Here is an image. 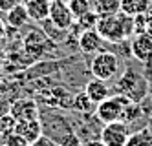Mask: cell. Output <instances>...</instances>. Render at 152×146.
I'll return each instance as SVG.
<instances>
[{
  "instance_id": "1",
  "label": "cell",
  "mask_w": 152,
  "mask_h": 146,
  "mask_svg": "<svg viewBox=\"0 0 152 146\" xmlns=\"http://www.w3.org/2000/svg\"><path fill=\"white\" fill-rule=\"evenodd\" d=\"M95 29L103 37V40L123 42L134 29V17H128L121 11L115 15H104V17H99Z\"/></svg>"
},
{
  "instance_id": "2",
  "label": "cell",
  "mask_w": 152,
  "mask_h": 146,
  "mask_svg": "<svg viewBox=\"0 0 152 146\" xmlns=\"http://www.w3.org/2000/svg\"><path fill=\"white\" fill-rule=\"evenodd\" d=\"M130 102H134V100H130L126 95H121V93L110 95L108 99H104L103 102H99L95 106V117L99 119L103 124L121 121L125 110H126V106Z\"/></svg>"
},
{
  "instance_id": "3",
  "label": "cell",
  "mask_w": 152,
  "mask_h": 146,
  "mask_svg": "<svg viewBox=\"0 0 152 146\" xmlns=\"http://www.w3.org/2000/svg\"><path fill=\"white\" fill-rule=\"evenodd\" d=\"M90 71L95 78H101V81H110L114 78L119 71V59L110 51H99L92 59L90 64Z\"/></svg>"
},
{
  "instance_id": "4",
  "label": "cell",
  "mask_w": 152,
  "mask_h": 146,
  "mask_svg": "<svg viewBox=\"0 0 152 146\" xmlns=\"http://www.w3.org/2000/svg\"><path fill=\"white\" fill-rule=\"evenodd\" d=\"M117 93L121 95H126L130 100H134V102H139L141 99L147 95V82L145 78H141L136 71H126L121 78H119L117 82Z\"/></svg>"
},
{
  "instance_id": "5",
  "label": "cell",
  "mask_w": 152,
  "mask_h": 146,
  "mask_svg": "<svg viewBox=\"0 0 152 146\" xmlns=\"http://www.w3.org/2000/svg\"><path fill=\"white\" fill-rule=\"evenodd\" d=\"M48 18L51 20V24H55L62 31H68L73 26V20H75L68 2H64V0H51L50 2V17Z\"/></svg>"
},
{
  "instance_id": "6",
  "label": "cell",
  "mask_w": 152,
  "mask_h": 146,
  "mask_svg": "<svg viewBox=\"0 0 152 146\" xmlns=\"http://www.w3.org/2000/svg\"><path fill=\"white\" fill-rule=\"evenodd\" d=\"M130 135L126 122L123 121H115V122H108L101 130V141L106 146H125L126 139Z\"/></svg>"
},
{
  "instance_id": "7",
  "label": "cell",
  "mask_w": 152,
  "mask_h": 146,
  "mask_svg": "<svg viewBox=\"0 0 152 146\" xmlns=\"http://www.w3.org/2000/svg\"><path fill=\"white\" fill-rule=\"evenodd\" d=\"M130 53L139 62H150L152 60V31L136 33L132 44H130Z\"/></svg>"
},
{
  "instance_id": "8",
  "label": "cell",
  "mask_w": 152,
  "mask_h": 146,
  "mask_svg": "<svg viewBox=\"0 0 152 146\" xmlns=\"http://www.w3.org/2000/svg\"><path fill=\"white\" fill-rule=\"evenodd\" d=\"M9 115L15 121H28V119H39V108L37 102L31 99H20L9 106Z\"/></svg>"
},
{
  "instance_id": "9",
  "label": "cell",
  "mask_w": 152,
  "mask_h": 146,
  "mask_svg": "<svg viewBox=\"0 0 152 146\" xmlns=\"http://www.w3.org/2000/svg\"><path fill=\"white\" fill-rule=\"evenodd\" d=\"M13 133L24 137L28 142H33L42 135V124L39 119H28V121H15Z\"/></svg>"
},
{
  "instance_id": "10",
  "label": "cell",
  "mask_w": 152,
  "mask_h": 146,
  "mask_svg": "<svg viewBox=\"0 0 152 146\" xmlns=\"http://www.w3.org/2000/svg\"><path fill=\"white\" fill-rule=\"evenodd\" d=\"M77 44H79V48L81 51L84 53H95V51H99L101 46H103V37L97 33V29H84L79 38H77Z\"/></svg>"
},
{
  "instance_id": "11",
  "label": "cell",
  "mask_w": 152,
  "mask_h": 146,
  "mask_svg": "<svg viewBox=\"0 0 152 146\" xmlns=\"http://www.w3.org/2000/svg\"><path fill=\"white\" fill-rule=\"evenodd\" d=\"M84 92L92 99V102H95V104H99L104 99L110 97V88L106 86V81H101V78H95V77L90 82H86Z\"/></svg>"
},
{
  "instance_id": "12",
  "label": "cell",
  "mask_w": 152,
  "mask_h": 146,
  "mask_svg": "<svg viewBox=\"0 0 152 146\" xmlns=\"http://www.w3.org/2000/svg\"><path fill=\"white\" fill-rule=\"evenodd\" d=\"M29 20L33 22H44L50 17V0H26L24 2Z\"/></svg>"
},
{
  "instance_id": "13",
  "label": "cell",
  "mask_w": 152,
  "mask_h": 146,
  "mask_svg": "<svg viewBox=\"0 0 152 146\" xmlns=\"http://www.w3.org/2000/svg\"><path fill=\"white\" fill-rule=\"evenodd\" d=\"M28 20H29V15H28V9H26V6L22 2L17 4L13 9H9L6 13V22H7V26L13 28V29H18V28L26 26Z\"/></svg>"
},
{
  "instance_id": "14",
  "label": "cell",
  "mask_w": 152,
  "mask_h": 146,
  "mask_svg": "<svg viewBox=\"0 0 152 146\" xmlns=\"http://www.w3.org/2000/svg\"><path fill=\"white\" fill-rule=\"evenodd\" d=\"M150 9V0H121V13L128 17L143 15Z\"/></svg>"
},
{
  "instance_id": "15",
  "label": "cell",
  "mask_w": 152,
  "mask_h": 146,
  "mask_svg": "<svg viewBox=\"0 0 152 146\" xmlns=\"http://www.w3.org/2000/svg\"><path fill=\"white\" fill-rule=\"evenodd\" d=\"M94 11L99 17L115 15L121 11V0H94Z\"/></svg>"
},
{
  "instance_id": "16",
  "label": "cell",
  "mask_w": 152,
  "mask_h": 146,
  "mask_svg": "<svg viewBox=\"0 0 152 146\" xmlns=\"http://www.w3.org/2000/svg\"><path fill=\"white\" fill-rule=\"evenodd\" d=\"M125 146H152V131L148 128H141L130 133Z\"/></svg>"
},
{
  "instance_id": "17",
  "label": "cell",
  "mask_w": 152,
  "mask_h": 146,
  "mask_svg": "<svg viewBox=\"0 0 152 146\" xmlns=\"http://www.w3.org/2000/svg\"><path fill=\"white\" fill-rule=\"evenodd\" d=\"M77 111H81V113H92V111L95 110V102H92V99L86 95V92H83V93H77L73 97V104H72Z\"/></svg>"
},
{
  "instance_id": "18",
  "label": "cell",
  "mask_w": 152,
  "mask_h": 146,
  "mask_svg": "<svg viewBox=\"0 0 152 146\" xmlns=\"http://www.w3.org/2000/svg\"><path fill=\"white\" fill-rule=\"evenodd\" d=\"M68 6L72 9V13L75 18H79L81 15L92 11V2L90 0H68Z\"/></svg>"
},
{
  "instance_id": "19",
  "label": "cell",
  "mask_w": 152,
  "mask_h": 146,
  "mask_svg": "<svg viewBox=\"0 0 152 146\" xmlns=\"http://www.w3.org/2000/svg\"><path fill=\"white\" fill-rule=\"evenodd\" d=\"M97 20H99V15L95 13V11H88V13H84L77 18V26L84 31V29H94Z\"/></svg>"
},
{
  "instance_id": "20",
  "label": "cell",
  "mask_w": 152,
  "mask_h": 146,
  "mask_svg": "<svg viewBox=\"0 0 152 146\" xmlns=\"http://www.w3.org/2000/svg\"><path fill=\"white\" fill-rule=\"evenodd\" d=\"M59 146H84V144L79 139V135H75L73 131H68L59 139Z\"/></svg>"
},
{
  "instance_id": "21",
  "label": "cell",
  "mask_w": 152,
  "mask_h": 146,
  "mask_svg": "<svg viewBox=\"0 0 152 146\" xmlns=\"http://www.w3.org/2000/svg\"><path fill=\"white\" fill-rule=\"evenodd\" d=\"M4 146H29V142L24 139V137H20V135H17V133H9L7 135V139H6V144Z\"/></svg>"
},
{
  "instance_id": "22",
  "label": "cell",
  "mask_w": 152,
  "mask_h": 146,
  "mask_svg": "<svg viewBox=\"0 0 152 146\" xmlns=\"http://www.w3.org/2000/svg\"><path fill=\"white\" fill-rule=\"evenodd\" d=\"M29 146H59L57 141H53L48 135H40L39 139H35L33 142H29Z\"/></svg>"
},
{
  "instance_id": "23",
  "label": "cell",
  "mask_w": 152,
  "mask_h": 146,
  "mask_svg": "<svg viewBox=\"0 0 152 146\" xmlns=\"http://www.w3.org/2000/svg\"><path fill=\"white\" fill-rule=\"evenodd\" d=\"M20 2H22V0H0V13H7L9 9H13Z\"/></svg>"
},
{
  "instance_id": "24",
  "label": "cell",
  "mask_w": 152,
  "mask_h": 146,
  "mask_svg": "<svg viewBox=\"0 0 152 146\" xmlns=\"http://www.w3.org/2000/svg\"><path fill=\"white\" fill-rule=\"evenodd\" d=\"M84 146H106V144H104L101 139H97V141H95V139H92V141H88V142H86Z\"/></svg>"
},
{
  "instance_id": "25",
  "label": "cell",
  "mask_w": 152,
  "mask_h": 146,
  "mask_svg": "<svg viewBox=\"0 0 152 146\" xmlns=\"http://www.w3.org/2000/svg\"><path fill=\"white\" fill-rule=\"evenodd\" d=\"M2 35H4V24L0 22V38H2Z\"/></svg>"
},
{
  "instance_id": "26",
  "label": "cell",
  "mask_w": 152,
  "mask_h": 146,
  "mask_svg": "<svg viewBox=\"0 0 152 146\" xmlns=\"http://www.w3.org/2000/svg\"><path fill=\"white\" fill-rule=\"evenodd\" d=\"M0 55H2V46H0Z\"/></svg>"
},
{
  "instance_id": "27",
  "label": "cell",
  "mask_w": 152,
  "mask_h": 146,
  "mask_svg": "<svg viewBox=\"0 0 152 146\" xmlns=\"http://www.w3.org/2000/svg\"><path fill=\"white\" fill-rule=\"evenodd\" d=\"M22 2H26V0H22Z\"/></svg>"
},
{
  "instance_id": "28",
  "label": "cell",
  "mask_w": 152,
  "mask_h": 146,
  "mask_svg": "<svg viewBox=\"0 0 152 146\" xmlns=\"http://www.w3.org/2000/svg\"><path fill=\"white\" fill-rule=\"evenodd\" d=\"M50 2H51V0H50Z\"/></svg>"
},
{
  "instance_id": "29",
  "label": "cell",
  "mask_w": 152,
  "mask_h": 146,
  "mask_svg": "<svg viewBox=\"0 0 152 146\" xmlns=\"http://www.w3.org/2000/svg\"><path fill=\"white\" fill-rule=\"evenodd\" d=\"M150 2H152V0H150Z\"/></svg>"
}]
</instances>
